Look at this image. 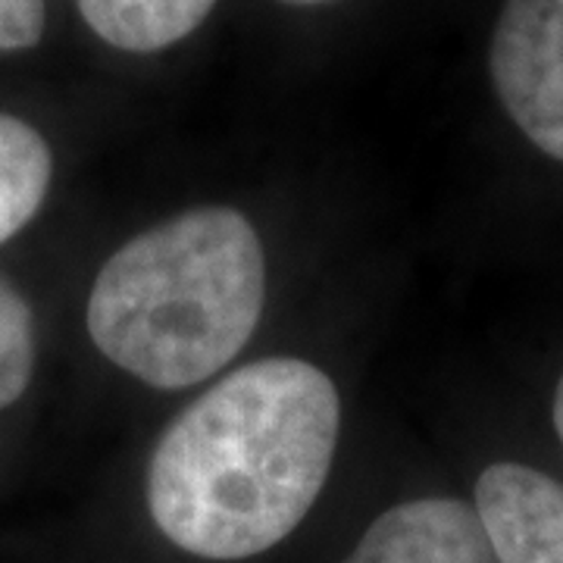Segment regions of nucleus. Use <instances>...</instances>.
I'll return each instance as SVG.
<instances>
[{
    "label": "nucleus",
    "instance_id": "f257e3e1",
    "mask_svg": "<svg viewBox=\"0 0 563 563\" xmlns=\"http://www.w3.org/2000/svg\"><path fill=\"white\" fill-rule=\"evenodd\" d=\"M342 404L298 357L247 363L181 410L147 466L163 536L207 561H244L291 536L325 485Z\"/></svg>",
    "mask_w": 563,
    "mask_h": 563
},
{
    "label": "nucleus",
    "instance_id": "f03ea898",
    "mask_svg": "<svg viewBox=\"0 0 563 563\" xmlns=\"http://www.w3.org/2000/svg\"><path fill=\"white\" fill-rule=\"evenodd\" d=\"M266 261L239 210L201 207L147 229L103 263L88 335L103 357L154 388L210 379L254 335Z\"/></svg>",
    "mask_w": 563,
    "mask_h": 563
},
{
    "label": "nucleus",
    "instance_id": "7ed1b4c3",
    "mask_svg": "<svg viewBox=\"0 0 563 563\" xmlns=\"http://www.w3.org/2000/svg\"><path fill=\"white\" fill-rule=\"evenodd\" d=\"M492 81L510 120L563 161V0H507L492 35Z\"/></svg>",
    "mask_w": 563,
    "mask_h": 563
},
{
    "label": "nucleus",
    "instance_id": "20e7f679",
    "mask_svg": "<svg viewBox=\"0 0 563 563\" xmlns=\"http://www.w3.org/2000/svg\"><path fill=\"white\" fill-rule=\"evenodd\" d=\"M476 514L498 563H563V485L523 463H495L476 483Z\"/></svg>",
    "mask_w": 563,
    "mask_h": 563
},
{
    "label": "nucleus",
    "instance_id": "39448f33",
    "mask_svg": "<svg viewBox=\"0 0 563 563\" xmlns=\"http://www.w3.org/2000/svg\"><path fill=\"white\" fill-rule=\"evenodd\" d=\"M342 563H498L476 507L422 498L385 510Z\"/></svg>",
    "mask_w": 563,
    "mask_h": 563
},
{
    "label": "nucleus",
    "instance_id": "423d86ee",
    "mask_svg": "<svg viewBox=\"0 0 563 563\" xmlns=\"http://www.w3.org/2000/svg\"><path fill=\"white\" fill-rule=\"evenodd\" d=\"M217 0H79L88 29L129 54H154L191 35Z\"/></svg>",
    "mask_w": 563,
    "mask_h": 563
},
{
    "label": "nucleus",
    "instance_id": "0eeeda50",
    "mask_svg": "<svg viewBox=\"0 0 563 563\" xmlns=\"http://www.w3.org/2000/svg\"><path fill=\"white\" fill-rule=\"evenodd\" d=\"M51 147L38 129L0 113V244L35 220L51 188Z\"/></svg>",
    "mask_w": 563,
    "mask_h": 563
},
{
    "label": "nucleus",
    "instance_id": "6e6552de",
    "mask_svg": "<svg viewBox=\"0 0 563 563\" xmlns=\"http://www.w3.org/2000/svg\"><path fill=\"white\" fill-rule=\"evenodd\" d=\"M35 373V322L20 291L0 276V410L25 395Z\"/></svg>",
    "mask_w": 563,
    "mask_h": 563
},
{
    "label": "nucleus",
    "instance_id": "1a4fd4ad",
    "mask_svg": "<svg viewBox=\"0 0 563 563\" xmlns=\"http://www.w3.org/2000/svg\"><path fill=\"white\" fill-rule=\"evenodd\" d=\"M44 0H0V54L29 51L44 35Z\"/></svg>",
    "mask_w": 563,
    "mask_h": 563
},
{
    "label": "nucleus",
    "instance_id": "9d476101",
    "mask_svg": "<svg viewBox=\"0 0 563 563\" xmlns=\"http://www.w3.org/2000/svg\"><path fill=\"white\" fill-rule=\"evenodd\" d=\"M554 429H558V435H561L563 442V376L561 383H558V391H554Z\"/></svg>",
    "mask_w": 563,
    "mask_h": 563
},
{
    "label": "nucleus",
    "instance_id": "9b49d317",
    "mask_svg": "<svg viewBox=\"0 0 563 563\" xmlns=\"http://www.w3.org/2000/svg\"><path fill=\"white\" fill-rule=\"evenodd\" d=\"M279 3H288V7H320V3H332V0H279Z\"/></svg>",
    "mask_w": 563,
    "mask_h": 563
}]
</instances>
